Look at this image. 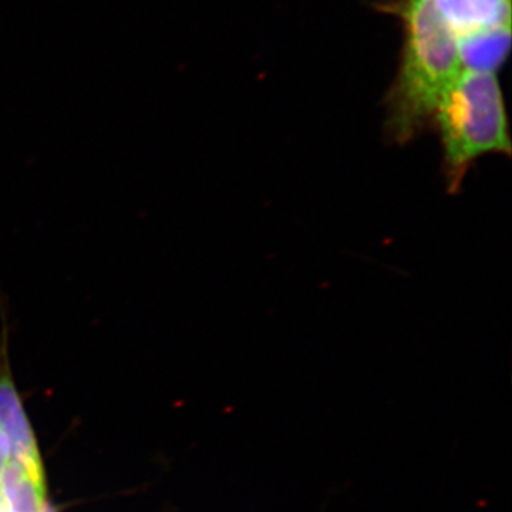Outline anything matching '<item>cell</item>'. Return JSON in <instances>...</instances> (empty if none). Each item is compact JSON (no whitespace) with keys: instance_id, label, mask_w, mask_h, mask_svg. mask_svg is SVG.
<instances>
[{"instance_id":"1","label":"cell","mask_w":512,"mask_h":512,"mask_svg":"<svg viewBox=\"0 0 512 512\" xmlns=\"http://www.w3.org/2000/svg\"><path fill=\"white\" fill-rule=\"evenodd\" d=\"M399 72L386 99V134L407 144L433 124L444 94L461 69L456 35L433 0H407Z\"/></svg>"},{"instance_id":"2","label":"cell","mask_w":512,"mask_h":512,"mask_svg":"<svg viewBox=\"0 0 512 512\" xmlns=\"http://www.w3.org/2000/svg\"><path fill=\"white\" fill-rule=\"evenodd\" d=\"M433 124L443 147L448 192L456 194L471 165L487 154H511L507 111L495 73L463 70L444 94Z\"/></svg>"},{"instance_id":"3","label":"cell","mask_w":512,"mask_h":512,"mask_svg":"<svg viewBox=\"0 0 512 512\" xmlns=\"http://www.w3.org/2000/svg\"><path fill=\"white\" fill-rule=\"evenodd\" d=\"M0 433L8 440L10 457L25 464L33 473L45 476L35 433L23 407L9 359L8 312L0 293Z\"/></svg>"},{"instance_id":"4","label":"cell","mask_w":512,"mask_h":512,"mask_svg":"<svg viewBox=\"0 0 512 512\" xmlns=\"http://www.w3.org/2000/svg\"><path fill=\"white\" fill-rule=\"evenodd\" d=\"M433 3L456 37L511 25L510 0H433Z\"/></svg>"},{"instance_id":"5","label":"cell","mask_w":512,"mask_h":512,"mask_svg":"<svg viewBox=\"0 0 512 512\" xmlns=\"http://www.w3.org/2000/svg\"><path fill=\"white\" fill-rule=\"evenodd\" d=\"M456 39L461 69L495 73L510 50L511 25L458 36Z\"/></svg>"},{"instance_id":"6","label":"cell","mask_w":512,"mask_h":512,"mask_svg":"<svg viewBox=\"0 0 512 512\" xmlns=\"http://www.w3.org/2000/svg\"><path fill=\"white\" fill-rule=\"evenodd\" d=\"M6 512H43L46 507V478L10 458L0 477Z\"/></svg>"},{"instance_id":"7","label":"cell","mask_w":512,"mask_h":512,"mask_svg":"<svg viewBox=\"0 0 512 512\" xmlns=\"http://www.w3.org/2000/svg\"><path fill=\"white\" fill-rule=\"evenodd\" d=\"M10 448L6 437L0 433V477H2L3 471L10 461Z\"/></svg>"},{"instance_id":"8","label":"cell","mask_w":512,"mask_h":512,"mask_svg":"<svg viewBox=\"0 0 512 512\" xmlns=\"http://www.w3.org/2000/svg\"><path fill=\"white\" fill-rule=\"evenodd\" d=\"M43 512H56L52 505L46 504L45 511Z\"/></svg>"},{"instance_id":"9","label":"cell","mask_w":512,"mask_h":512,"mask_svg":"<svg viewBox=\"0 0 512 512\" xmlns=\"http://www.w3.org/2000/svg\"><path fill=\"white\" fill-rule=\"evenodd\" d=\"M0 508H3L2 484H0Z\"/></svg>"}]
</instances>
